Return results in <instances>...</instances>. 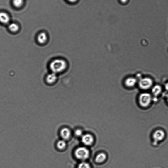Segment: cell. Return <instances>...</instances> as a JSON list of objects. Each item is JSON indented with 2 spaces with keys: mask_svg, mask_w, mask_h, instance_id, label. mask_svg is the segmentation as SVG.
I'll list each match as a JSON object with an SVG mask.
<instances>
[{
  "mask_svg": "<svg viewBox=\"0 0 168 168\" xmlns=\"http://www.w3.org/2000/svg\"><path fill=\"white\" fill-rule=\"evenodd\" d=\"M89 152L86 148L82 147L76 149L75 152L76 157L80 160L84 161L87 159L89 156Z\"/></svg>",
  "mask_w": 168,
  "mask_h": 168,
  "instance_id": "3957f363",
  "label": "cell"
},
{
  "mask_svg": "<svg viewBox=\"0 0 168 168\" xmlns=\"http://www.w3.org/2000/svg\"><path fill=\"white\" fill-rule=\"evenodd\" d=\"M120 2L122 4H125L127 3L128 0H120Z\"/></svg>",
  "mask_w": 168,
  "mask_h": 168,
  "instance_id": "ffe728a7",
  "label": "cell"
},
{
  "mask_svg": "<svg viewBox=\"0 0 168 168\" xmlns=\"http://www.w3.org/2000/svg\"><path fill=\"white\" fill-rule=\"evenodd\" d=\"M165 89L168 91V82L165 84Z\"/></svg>",
  "mask_w": 168,
  "mask_h": 168,
  "instance_id": "44dd1931",
  "label": "cell"
},
{
  "mask_svg": "<svg viewBox=\"0 0 168 168\" xmlns=\"http://www.w3.org/2000/svg\"><path fill=\"white\" fill-rule=\"evenodd\" d=\"M75 134L77 136H81L82 135V132L81 130L78 129L76 131Z\"/></svg>",
  "mask_w": 168,
  "mask_h": 168,
  "instance_id": "ac0fdd59",
  "label": "cell"
},
{
  "mask_svg": "<svg viewBox=\"0 0 168 168\" xmlns=\"http://www.w3.org/2000/svg\"><path fill=\"white\" fill-rule=\"evenodd\" d=\"M153 84L152 79L148 78H144L140 79L139 85L140 89L146 90L150 89Z\"/></svg>",
  "mask_w": 168,
  "mask_h": 168,
  "instance_id": "5b68a950",
  "label": "cell"
},
{
  "mask_svg": "<svg viewBox=\"0 0 168 168\" xmlns=\"http://www.w3.org/2000/svg\"><path fill=\"white\" fill-rule=\"evenodd\" d=\"M137 82L136 79L133 77H129L125 80L123 84L125 87L132 88L136 85Z\"/></svg>",
  "mask_w": 168,
  "mask_h": 168,
  "instance_id": "ba28073f",
  "label": "cell"
},
{
  "mask_svg": "<svg viewBox=\"0 0 168 168\" xmlns=\"http://www.w3.org/2000/svg\"><path fill=\"white\" fill-rule=\"evenodd\" d=\"M152 101V97L150 93H142L140 94L139 98L140 105L142 107H147L150 105Z\"/></svg>",
  "mask_w": 168,
  "mask_h": 168,
  "instance_id": "7a4b0ae2",
  "label": "cell"
},
{
  "mask_svg": "<svg viewBox=\"0 0 168 168\" xmlns=\"http://www.w3.org/2000/svg\"><path fill=\"white\" fill-rule=\"evenodd\" d=\"M67 146V143L65 140L61 139L56 142V147L57 149L59 151H62L65 149Z\"/></svg>",
  "mask_w": 168,
  "mask_h": 168,
  "instance_id": "7c38bea8",
  "label": "cell"
},
{
  "mask_svg": "<svg viewBox=\"0 0 168 168\" xmlns=\"http://www.w3.org/2000/svg\"><path fill=\"white\" fill-rule=\"evenodd\" d=\"M82 141L85 145H92L93 142V137L90 134H85L82 136Z\"/></svg>",
  "mask_w": 168,
  "mask_h": 168,
  "instance_id": "30bf717a",
  "label": "cell"
},
{
  "mask_svg": "<svg viewBox=\"0 0 168 168\" xmlns=\"http://www.w3.org/2000/svg\"><path fill=\"white\" fill-rule=\"evenodd\" d=\"M106 154L104 153H100L98 154L95 159V161L98 163H101L106 160Z\"/></svg>",
  "mask_w": 168,
  "mask_h": 168,
  "instance_id": "9a60e30c",
  "label": "cell"
},
{
  "mask_svg": "<svg viewBox=\"0 0 168 168\" xmlns=\"http://www.w3.org/2000/svg\"><path fill=\"white\" fill-rule=\"evenodd\" d=\"M48 40L47 35L45 32H42L38 34L37 37V40L38 43L43 45L47 42Z\"/></svg>",
  "mask_w": 168,
  "mask_h": 168,
  "instance_id": "8fae6325",
  "label": "cell"
},
{
  "mask_svg": "<svg viewBox=\"0 0 168 168\" xmlns=\"http://www.w3.org/2000/svg\"><path fill=\"white\" fill-rule=\"evenodd\" d=\"M162 88L160 85H157L154 86L152 89V92L154 96H157L161 93Z\"/></svg>",
  "mask_w": 168,
  "mask_h": 168,
  "instance_id": "5bb4252c",
  "label": "cell"
},
{
  "mask_svg": "<svg viewBox=\"0 0 168 168\" xmlns=\"http://www.w3.org/2000/svg\"><path fill=\"white\" fill-rule=\"evenodd\" d=\"M57 74L53 72L48 74L46 77V82L49 85L53 84L57 82Z\"/></svg>",
  "mask_w": 168,
  "mask_h": 168,
  "instance_id": "9c48e42d",
  "label": "cell"
},
{
  "mask_svg": "<svg viewBox=\"0 0 168 168\" xmlns=\"http://www.w3.org/2000/svg\"><path fill=\"white\" fill-rule=\"evenodd\" d=\"M167 101L168 103V95L167 96Z\"/></svg>",
  "mask_w": 168,
  "mask_h": 168,
  "instance_id": "7402d4cb",
  "label": "cell"
},
{
  "mask_svg": "<svg viewBox=\"0 0 168 168\" xmlns=\"http://www.w3.org/2000/svg\"><path fill=\"white\" fill-rule=\"evenodd\" d=\"M165 135H166L164 131L161 129L155 131L153 135V145L155 146L157 145L159 142L164 139Z\"/></svg>",
  "mask_w": 168,
  "mask_h": 168,
  "instance_id": "277c9868",
  "label": "cell"
},
{
  "mask_svg": "<svg viewBox=\"0 0 168 168\" xmlns=\"http://www.w3.org/2000/svg\"><path fill=\"white\" fill-rule=\"evenodd\" d=\"M8 28L10 32L16 33L20 29V26L18 24L15 23H10L8 24Z\"/></svg>",
  "mask_w": 168,
  "mask_h": 168,
  "instance_id": "4fadbf2b",
  "label": "cell"
},
{
  "mask_svg": "<svg viewBox=\"0 0 168 168\" xmlns=\"http://www.w3.org/2000/svg\"><path fill=\"white\" fill-rule=\"evenodd\" d=\"M24 0H13V4L15 7L20 8L23 6Z\"/></svg>",
  "mask_w": 168,
  "mask_h": 168,
  "instance_id": "2e32d148",
  "label": "cell"
},
{
  "mask_svg": "<svg viewBox=\"0 0 168 168\" xmlns=\"http://www.w3.org/2000/svg\"><path fill=\"white\" fill-rule=\"evenodd\" d=\"M67 1L70 3L75 4L78 1V0H67Z\"/></svg>",
  "mask_w": 168,
  "mask_h": 168,
  "instance_id": "d6986e66",
  "label": "cell"
},
{
  "mask_svg": "<svg viewBox=\"0 0 168 168\" xmlns=\"http://www.w3.org/2000/svg\"><path fill=\"white\" fill-rule=\"evenodd\" d=\"M10 16L6 12H0V23L6 25L10 23Z\"/></svg>",
  "mask_w": 168,
  "mask_h": 168,
  "instance_id": "52a82bcc",
  "label": "cell"
},
{
  "mask_svg": "<svg viewBox=\"0 0 168 168\" xmlns=\"http://www.w3.org/2000/svg\"><path fill=\"white\" fill-rule=\"evenodd\" d=\"M59 134L62 139L66 141L70 138L71 133L69 129L67 128H64L60 129Z\"/></svg>",
  "mask_w": 168,
  "mask_h": 168,
  "instance_id": "8992f818",
  "label": "cell"
},
{
  "mask_svg": "<svg viewBox=\"0 0 168 168\" xmlns=\"http://www.w3.org/2000/svg\"><path fill=\"white\" fill-rule=\"evenodd\" d=\"M77 168H91V167L90 164L87 162H82L78 165Z\"/></svg>",
  "mask_w": 168,
  "mask_h": 168,
  "instance_id": "e0dca14e",
  "label": "cell"
},
{
  "mask_svg": "<svg viewBox=\"0 0 168 168\" xmlns=\"http://www.w3.org/2000/svg\"><path fill=\"white\" fill-rule=\"evenodd\" d=\"M52 72L57 74L64 72L68 67V63L64 59L57 58L52 60L49 65Z\"/></svg>",
  "mask_w": 168,
  "mask_h": 168,
  "instance_id": "6da1fadb",
  "label": "cell"
}]
</instances>
